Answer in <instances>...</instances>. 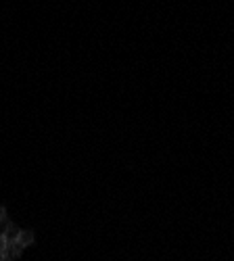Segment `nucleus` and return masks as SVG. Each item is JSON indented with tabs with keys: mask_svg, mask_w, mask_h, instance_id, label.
I'll return each instance as SVG.
<instances>
[{
	"mask_svg": "<svg viewBox=\"0 0 234 261\" xmlns=\"http://www.w3.org/2000/svg\"><path fill=\"white\" fill-rule=\"evenodd\" d=\"M34 243V236L11 222L5 209H0V261H17Z\"/></svg>",
	"mask_w": 234,
	"mask_h": 261,
	"instance_id": "nucleus-1",
	"label": "nucleus"
}]
</instances>
